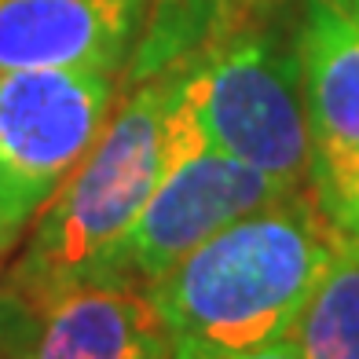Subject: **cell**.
I'll use <instances>...</instances> for the list:
<instances>
[{
    "mask_svg": "<svg viewBox=\"0 0 359 359\" xmlns=\"http://www.w3.org/2000/svg\"><path fill=\"white\" fill-rule=\"evenodd\" d=\"M341 227L316 194H293L227 224L147 286L172 359H220L290 337L334 257Z\"/></svg>",
    "mask_w": 359,
    "mask_h": 359,
    "instance_id": "cell-1",
    "label": "cell"
},
{
    "mask_svg": "<svg viewBox=\"0 0 359 359\" xmlns=\"http://www.w3.org/2000/svg\"><path fill=\"white\" fill-rule=\"evenodd\" d=\"M169 74L133 81L100 140L41 209L8 275L29 308L81 283H107L110 264L169 165Z\"/></svg>",
    "mask_w": 359,
    "mask_h": 359,
    "instance_id": "cell-2",
    "label": "cell"
},
{
    "mask_svg": "<svg viewBox=\"0 0 359 359\" xmlns=\"http://www.w3.org/2000/svg\"><path fill=\"white\" fill-rule=\"evenodd\" d=\"M172 74L205 147L312 191V136L301 92L297 0L235 26Z\"/></svg>",
    "mask_w": 359,
    "mask_h": 359,
    "instance_id": "cell-3",
    "label": "cell"
},
{
    "mask_svg": "<svg viewBox=\"0 0 359 359\" xmlns=\"http://www.w3.org/2000/svg\"><path fill=\"white\" fill-rule=\"evenodd\" d=\"M118 95L114 70L0 74V260L19 253L41 209L100 140Z\"/></svg>",
    "mask_w": 359,
    "mask_h": 359,
    "instance_id": "cell-4",
    "label": "cell"
},
{
    "mask_svg": "<svg viewBox=\"0 0 359 359\" xmlns=\"http://www.w3.org/2000/svg\"><path fill=\"white\" fill-rule=\"evenodd\" d=\"M172 85V74H169ZM293 191L268 172H260L238 158H227L205 147L194 121L176 100V85L169 95V165L161 172L154 194L147 198L140 220L121 242L110 264L107 283L151 286L165 271H172L191 250L224 231L227 224L257 213L271 202L293 198ZM316 194V191H312Z\"/></svg>",
    "mask_w": 359,
    "mask_h": 359,
    "instance_id": "cell-5",
    "label": "cell"
},
{
    "mask_svg": "<svg viewBox=\"0 0 359 359\" xmlns=\"http://www.w3.org/2000/svg\"><path fill=\"white\" fill-rule=\"evenodd\" d=\"M297 55L312 191L341 224L359 205V22L337 0H297Z\"/></svg>",
    "mask_w": 359,
    "mask_h": 359,
    "instance_id": "cell-6",
    "label": "cell"
},
{
    "mask_svg": "<svg viewBox=\"0 0 359 359\" xmlns=\"http://www.w3.org/2000/svg\"><path fill=\"white\" fill-rule=\"evenodd\" d=\"M151 0H0L4 70L121 74Z\"/></svg>",
    "mask_w": 359,
    "mask_h": 359,
    "instance_id": "cell-7",
    "label": "cell"
},
{
    "mask_svg": "<svg viewBox=\"0 0 359 359\" xmlns=\"http://www.w3.org/2000/svg\"><path fill=\"white\" fill-rule=\"evenodd\" d=\"M19 359H172L151 293L128 283H81L44 301Z\"/></svg>",
    "mask_w": 359,
    "mask_h": 359,
    "instance_id": "cell-8",
    "label": "cell"
},
{
    "mask_svg": "<svg viewBox=\"0 0 359 359\" xmlns=\"http://www.w3.org/2000/svg\"><path fill=\"white\" fill-rule=\"evenodd\" d=\"M301 359H359V235L341 227L334 257L290 330Z\"/></svg>",
    "mask_w": 359,
    "mask_h": 359,
    "instance_id": "cell-9",
    "label": "cell"
},
{
    "mask_svg": "<svg viewBox=\"0 0 359 359\" xmlns=\"http://www.w3.org/2000/svg\"><path fill=\"white\" fill-rule=\"evenodd\" d=\"M220 359H301V352L290 337H283V341H271V345H260V348H250V352H231V355H220Z\"/></svg>",
    "mask_w": 359,
    "mask_h": 359,
    "instance_id": "cell-10",
    "label": "cell"
},
{
    "mask_svg": "<svg viewBox=\"0 0 359 359\" xmlns=\"http://www.w3.org/2000/svg\"><path fill=\"white\" fill-rule=\"evenodd\" d=\"M337 227H345V231H352V235H359V205L352 209V213L345 217V220H341Z\"/></svg>",
    "mask_w": 359,
    "mask_h": 359,
    "instance_id": "cell-11",
    "label": "cell"
}]
</instances>
